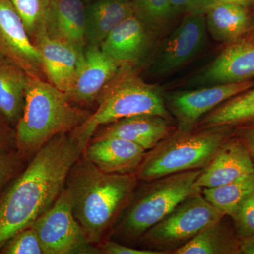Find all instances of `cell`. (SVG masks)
<instances>
[{
	"label": "cell",
	"mask_w": 254,
	"mask_h": 254,
	"mask_svg": "<svg viewBox=\"0 0 254 254\" xmlns=\"http://www.w3.org/2000/svg\"><path fill=\"white\" fill-rule=\"evenodd\" d=\"M88 142L73 131L62 133L33 155L26 170L0 198V250L54 205Z\"/></svg>",
	"instance_id": "obj_1"
},
{
	"label": "cell",
	"mask_w": 254,
	"mask_h": 254,
	"mask_svg": "<svg viewBox=\"0 0 254 254\" xmlns=\"http://www.w3.org/2000/svg\"><path fill=\"white\" fill-rule=\"evenodd\" d=\"M136 174H110L83 155L71 167L65 190L75 218L92 244L106 240L138 187Z\"/></svg>",
	"instance_id": "obj_2"
},
{
	"label": "cell",
	"mask_w": 254,
	"mask_h": 254,
	"mask_svg": "<svg viewBox=\"0 0 254 254\" xmlns=\"http://www.w3.org/2000/svg\"><path fill=\"white\" fill-rule=\"evenodd\" d=\"M92 113L73 104L48 81L29 76L22 115L16 124V148L23 155H34L57 135L81 126Z\"/></svg>",
	"instance_id": "obj_3"
},
{
	"label": "cell",
	"mask_w": 254,
	"mask_h": 254,
	"mask_svg": "<svg viewBox=\"0 0 254 254\" xmlns=\"http://www.w3.org/2000/svg\"><path fill=\"white\" fill-rule=\"evenodd\" d=\"M202 170L173 174L137 187L107 239L126 245L136 244L147 230L163 220L177 205L201 192L195 182Z\"/></svg>",
	"instance_id": "obj_4"
},
{
	"label": "cell",
	"mask_w": 254,
	"mask_h": 254,
	"mask_svg": "<svg viewBox=\"0 0 254 254\" xmlns=\"http://www.w3.org/2000/svg\"><path fill=\"white\" fill-rule=\"evenodd\" d=\"M98 108L73 131L90 141L99 127L121 119L138 115H155L173 121L164 99V92L156 85L142 79L137 68L123 65L100 92Z\"/></svg>",
	"instance_id": "obj_5"
},
{
	"label": "cell",
	"mask_w": 254,
	"mask_h": 254,
	"mask_svg": "<svg viewBox=\"0 0 254 254\" xmlns=\"http://www.w3.org/2000/svg\"><path fill=\"white\" fill-rule=\"evenodd\" d=\"M235 135L234 127L217 126L182 131L176 128L147 150L136 175L142 182L203 169L222 145Z\"/></svg>",
	"instance_id": "obj_6"
},
{
	"label": "cell",
	"mask_w": 254,
	"mask_h": 254,
	"mask_svg": "<svg viewBox=\"0 0 254 254\" xmlns=\"http://www.w3.org/2000/svg\"><path fill=\"white\" fill-rule=\"evenodd\" d=\"M224 216L226 215L210 204L200 192L177 205L163 220L147 230L136 245L143 250L173 254L205 227Z\"/></svg>",
	"instance_id": "obj_7"
},
{
	"label": "cell",
	"mask_w": 254,
	"mask_h": 254,
	"mask_svg": "<svg viewBox=\"0 0 254 254\" xmlns=\"http://www.w3.org/2000/svg\"><path fill=\"white\" fill-rule=\"evenodd\" d=\"M29 227L36 232L44 254H100L75 218L65 188L51 208Z\"/></svg>",
	"instance_id": "obj_8"
},
{
	"label": "cell",
	"mask_w": 254,
	"mask_h": 254,
	"mask_svg": "<svg viewBox=\"0 0 254 254\" xmlns=\"http://www.w3.org/2000/svg\"><path fill=\"white\" fill-rule=\"evenodd\" d=\"M205 14H187L158 42L148 63V72L153 77L174 73L191 61L203 50L207 41Z\"/></svg>",
	"instance_id": "obj_9"
},
{
	"label": "cell",
	"mask_w": 254,
	"mask_h": 254,
	"mask_svg": "<svg viewBox=\"0 0 254 254\" xmlns=\"http://www.w3.org/2000/svg\"><path fill=\"white\" fill-rule=\"evenodd\" d=\"M254 86V80L164 93L165 105L182 131L194 129L205 115Z\"/></svg>",
	"instance_id": "obj_10"
},
{
	"label": "cell",
	"mask_w": 254,
	"mask_h": 254,
	"mask_svg": "<svg viewBox=\"0 0 254 254\" xmlns=\"http://www.w3.org/2000/svg\"><path fill=\"white\" fill-rule=\"evenodd\" d=\"M254 80V41L246 36L227 43L220 54L188 80L185 89Z\"/></svg>",
	"instance_id": "obj_11"
},
{
	"label": "cell",
	"mask_w": 254,
	"mask_h": 254,
	"mask_svg": "<svg viewBox=\"0 0 254 254\" xmlns=\"http://www.w3.org/2000/svg\"><path fill=\"white\" fill-rule=\"evenodd\" d=\"M0 58L22 68L30 77L47 81L41 55L10 0H0Z\"/></svg>",
	"instance_id": "obj_12"
},
{
	"label": "cell",
	"mask_w": 254,
	"mask_h": 254,
	"mask_svg": "<svg viewBox=\"0 0 254 254\" xmlns=\"http://www.w3.org/2000/svg\"><path fill=\"white\" fill-rule=\"evenodd\" d=\"M159 40L133 14L118 25L100 48L119 66L129 65L138 69L149 63Z\"/></svg>",
	"instance_id": "obj_13"
},
{
	"label": "cell",
	"mask_w": 254,
	"mask_h": 254,
	"mask_svg": "<svg viewBox=\"0 0 254 254\" xmlns=\"http://www.w3.org/2000/svg\"><path fill=\"white\" fill-rule=\"evenodd\" d=\"M119 67L100 47L86 46L72 83L65 93L74 105L91 104Z\"/></svg>",
	"instance_id": "obj_14"
},
{
	"label": "cell",
	"mask_w": 254,
	"mask_h": 254,
	"mask_svg": "<svg viewBox=\"0 0 254 254\" xmlns=\"http://www.w3.org/2000/svg\"><path fill=\"white\" fill-rule=\"evenodd\" d=\"M177 128L172 121L155 115L128 117L99 127L90 141L118 138L152 149Z\"/></svg>",
	"instance_id": "obj_15"
},
{
	"label": "cell",
	"mask_w": 254,
	"mask_h": 254,
	"mask_svg": "<svg viewBox=\"0 0 254 254\" xmlns=\"http://www.w3.org/2000/svg\"><path fill=\"white\" fill-rule=\"evenodd\" d=\"M254 160L244 143L234 135L227 140L195 182L199 188L226 185L254 173Z\"/></svg>",
	"instance_id": "obj_16"
},
{
	"label": "cell",
	"mask_w": 254,
	"mask_h": 254,
	"mask_svg": "<svg viewBox=\"0 0 254 254\" xmlns=\"http://www.w3.org/2000/svg\"><path fill=\"white\" fill-rule=\"evenodd\" d=\"M146 150L141 146L118 138L90 141L83 155L100 170L110 174H136Z\"/></svg>",
	"instance_id": "obj_17"
},
{
	"label": "cell",
	"mask_w": 254,
	"mask_h": 254,
	"mask_svg": "<svg viewBox=\"0 0 254 254\" xmlns=\"http://www.w3.org/2000/svg\"><path fill=\"white\" fill-rule=\"evenodd\" d=\"M41 55L47 81L66 93L72 83L83 50L43 33L33 42ZM85 49V48H84Z\"/></svg>",
	"instance_id": "obj_18"
},
{
	"label": "cell",
	"mask_w": 254,
	"mask_h": 254,
	"mask_svg": "<svg viewBox=\"0 0 254 254\" xmlns=\"http://www.w3.org/2000/svg\"><path fill=\"white\" fill-rule=\"evenodd\" d=\"M86 4L82 0H51L46 33L78 50L87 46Z\"/></svg>",
	"instance_id": "obj_19"
},
{
	"label": "cell",
	"mask_w": 254,
	"mask_h": 254,
	"mask_svg": "<svg viewBox=\"0 0 254 254\" xmlns=\"http://www.w3.org/2000/svg\"><path fill=\"white\" fill-rule=\"evenodd\" d=\"M133 14L131 0H97L87 4V46L100 47L118 25Z\"/></svg>",
	"instance_id": "obj_20"
},
{
	"label": "cell",
	"mask_w": 254,
	"mask_h": 254,
	"mask_svg": "<svg viewBox=\"0 0 254 254\" xmlns=\"http://www.w3.org/2000/svg\"><path fill=\"white\" fill-rule=\"evenodd\" d=\"M205 16L207 31L214 40L226 44L247 36L253 23L250 7L230 3H216Z\"/></svg>",
	"instance_id": "obj_21"
},
{
	"label": "cell",
	"mask_w": 254,
	"mask_h": 254,
	"mask_svg": "<svg viewBox=\"0 0 254 254\" xmlns=\"http://www.w3.org/2000/svg\"><path fill=\"white\" fill-rule=\"evenodd\" d=\"M240 244L231 218L224 216L173 254H240Z\"/></svg>",
	"instance_id": "obj_22"
},
{
	"label": "cell",
	"mask_w": 254,
	"mask_h": 254,
	"mask_svg": "<svg viewBox=\"0 0 254 254\" xmlns=\"http://www.w3.org/2000/svg\"><path fill=\"white\" fill-rule=\"evenodd\" d=\"M29 76L14 64L0 58V112L9 124L22 115Z\"/></svg>",
	"instance_id": "obj_23"
},
{
	"label": "cell",
	"mask_w": 254,
	"mask_h": 254,
	"mask_svg": "<svg viewBox=\"0 0 254 254\" xmlns=\"http://www.w3.org/2000/svg\"><path fill=\"white\" fill-rule=\"evenodd\" d=\"M254 123V86L232 97L205 115L195 128L235 127Z\"/></svg>",
	"instance_id": "obj_24"
},
{
	"label": "cell",
	"mask_w": 254,
	"mask_h": 254,
	"mask_svg": "<svg viewBox=\"0 0 254 254\" xmlns=\"http://www.w3.org/2000/svg\"><path fill=\"white\" fill-rule=\"evenodd\" d=\"M254 191V173L221 186L203 188L205 199L218 211L230 217L246 197Z\"/></svg>",
	"instance_id": "obj_25"
},
{
	"label": "cell",
	"mask_w": 254,
	"mask_h": 254,
	"mask_svg": "<svg viewBox=\"0 0 254 254\" xmlns=\"http://www.w3.org/2000/svg\"><path fill=\"white\" fill-rule=\"evenodd\" d=\"M133 14L159 39L168 34L176 15L171 0H131Z\"/></svg>",
	"instance_id": "obj_26"
},
{
	"label": "cell",
	"mask_w": 254,
	"mask_h": 254,
	"mask_svg": "<svg viewBox=\"0 0 254 254\" xmlns=\"http://www.w3.org/2000/svg\"><path fill=\"white\" fill-rule=\"evenodd\" d=\"M22 18L32 41L46 33V22L51 0H10Z\"/></svg>",
	"instance_id": "obj_27"
},
{
	"label": "cell",
	"mask_w": 254,
	"mask_h": 254,
	"mask_svg": "<svg viewBox=\"0 0 254 254\" xmlns=\"http://www.w3.org/2000/svg\"><path fill=\"white\" fill-rule=\"evenodd\" d=\"M0 253L4 254H44L36 232L31 227L23 229L11 237Z\"/></svg>",
	"instance_id": "obj_28"
},
{
	"label": "cell",
	"mask_w": 254,
	"mask_h": 254,
	"mask_svg": "<svg viewBox=\"0 0 254 254\" xmlns=\"http://www.w3.org/2000/svg\"><path fill=\"white\" fill-rule=\"evenodd\" d=\"M230 218L240 241L254 236V192L241 202Z\"/></svg>",
	"instance_id": "obj_29"
},
{
	"label": "cell",
	"mask_w": 254,
	"mask_h": 254,
	"mask_svg": "<svg viewBox=\"0 0 254 254\" xmlns=\"http://www.w3.org/2000/svg\"><path fill=\"white\" fill-rule=\"evenodd\" d=\"M22 155L18 150L0 153V191L17 171L22 161Z\"/></svg>",
	"instance_id": "obj_30"
},
{
	"label": "cell",
	"mask_w": 254,
	"mask_h": 254,
	"mask_svg": "<svg viewBox=\"0 0 254 254\" xmlns=\"http://www.w3.org/2000/svg\"><path fill=\"white\" fill-rule=\"evenodd\" d=\"M172 6L176 16L187 14H205L215 0H171Z\"/></svg>",
	"instance_id": "obj_31"
},
{
	"label": "cell",
	"mask_w": 254,
	"mask_h": 254,
	"mask_svg": "<svg viewBox=\"0 0 254 254\" xmlns=\"http://www.w3.org/2000/svg\"><path fill=\"white\" fill-rule=\"evenodd\" d=\"M98 247L100 254H163L155 251L133 248L110 239L103 240Z\"/></svg>",
	"instance_id": "obj_32"
},
{
	"label": "cell",
	"mask_w": 254,
	"mask_h": 254,
	"mask_svg": "<svg viewBox=\"0 0 254 254\" xmlns=\"http://www.w3.org/2000/svg\"><path fill=\"white\" fill-rule=\"evenodd\" d=\"M16 145V133L9 126V122L0 112V153L12 151L11 148Z\"/></svg>",
	"instance_id": "obj_33"
},
{
	"label": "cell",
	"mask_w": 254,
	"mask_h": 254,
	"mask_svg": "<svg viewBox=\"0 0 254 254\" xmlns=\"http://www.w3.org/2000/svg\"><path fill=\"white\" fill-rule=\"evenodd\" d=\"M235 135L250 152L254 160V123L234 127Z\"/></svg>",
	"instance_id": "obj_34"
},
{
	"label": "cell",
	"mask_w": 254,
	"mask_h": 254,
	"mask_svg": "<svg viewBox=\"0 0 254 254\" xmlns=\"http://www.w3.org/2000/svg\"><path fill=\"white\" fill-rule=\"evenodd\" d=\"M240 254H254V236L241 240Z\"/></svg>",
	"instance_id": "obj_35"
},
{
	"label": "cell",
	"mask_w": 254,
	"mask_h": 254,
	"mask_svg": "<svg viewBox=\"0 0 254 254\" xmlns=\"http://www.w3.org/2000/svg\"><path fill=\"white\" fill-rule=\"evenodd\" d=\"M253 0H215L216 3H230V4H235L242 5V6L251 7Z\"/></svg>",
	"instance_id": "obj_36"
},
{
	"label": "cell",
	"mask_w": 254,
	"mask_h": 254,
	"mask_svg": "<svg viewBox=\"0 0 254 254\" xmlns=\"http://www.w3.org/2000/svg\"><path fill=\"white\" fill-rule=\"evenodd\" d=\"M252 6H253V14H252V16H253V23H252V28H251L250 31L249 32L248 34L245 36L247 37V38H248L249 39L254 41V0L252 1Z\"/></svg>",
	"instance_id": "obj_37"
},
{
	"label": "cell",
	"mask_w": 254,
	"mask_h": 254,
	"mask_svg": "<svg viewBox=\"0 0 254 254\" xmlns=\"http://www.w3.org/2000/svg\"><path fill=\"white\" fill-rule=\"evenodd\" d=\"M85 4H89V3L93 2V1H97V0H82Z\"/></svg>",
	"instance_id": "obj_38"
},
{
	"label": "cell",
	"mask_w": 254,
	"mask_h": 254,
	"mask_svg": "<svg viewBox=\"0 0 254 254\" xmlns=\"http://www.w3.org/2000/svg\"></svg>",
	"instance_id": "obj_39"
}]
</instances>
